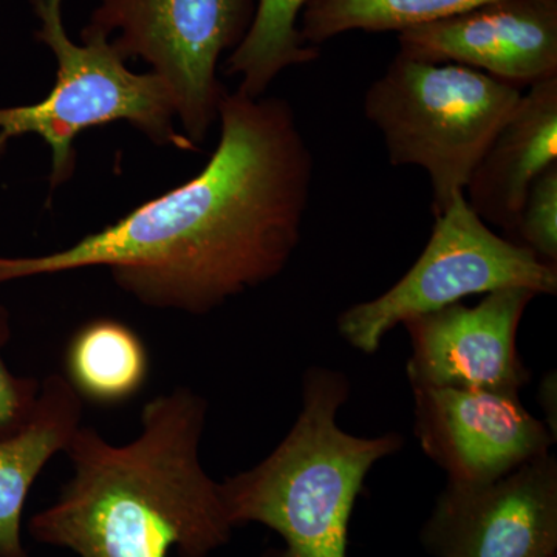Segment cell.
I'll use <instances>...</instances> for the list:
<instances>
[{
    "label": "cell",
    "mask_w": 557,
    "mask_h": 557,
    "mask_svg": "<svg viewBox=\"0 0 557 557\" xmlns=\"http://www.w3.org/2000/svg\"><path fill=\"white\" fill-rule=\"evenodd\" d=\"M207 166L72 247L0 258V285L102 267L152 309L205 314L282 273L298 248L313 156L282 98L223 94Z\"/></svg>",
    "instance_id": "1"
},
{
    "label": "cell",
    "mask_w": 557,
    "mask_h": 557,
    "mask_svg": "<svg viewBox=\"0 0 557 557\" xmlns=\"http://www.w3.org/2000/svg\"><path fill=\"white\" fill-rule=\"evenodd\" d=\"M208 405L189 387L146 403L141 431L113 445L81 426L64 453L72 478L28 531L78 557H209L228 544L220 483L201 467Z\"/></svg>",
    "instance_id": "2"
},
{
    "label": "cell",
    "mask_w": 557,
    "mask_h": 557,
    "mask_svg": "<svg viewBox=\"0 0 557 557\" xmlns=\"http://www.w3.org/2000/svg\"><path fill=\"white\" fill-rule=\"evenodd\" d=\"M350 384L336 370H307L302 408L287 437L248 471L220 483L233 528L260 523L284 539L281 557H347L355 500L373 465L403 448L401 435L357 437L336 423Z\"/></svg>",
    "instance_id": "3"
},
{
    "label": "cell",
    "mask_w": 557,
    "mask_h": 557,
    "mask_svg": "<svg viewBox=\"0 0 557 557\" xmlns=\"http://www.w3.org/2000/svg\"><path fill=\"white\" fill-rule=\"evenodd\" d=\"M520 89L479 70L397 54L364 95L394 166H418L432 185L435 218L458 194L516 106Z\"/></svg>",
    "instance_id": "4"
},
{
    "label": "cell",
    "mask_w": 557,
    "mask_h": 557,
    "mask_svg": "<svg viewBox=\"0 0 557 557\" xmlns=\"http://www.w3.org/2000/svg\"><path fill=\"white\" fill-rule=\"evenodd\" d=\"M62 3L32 0L40 24L36 39L57 58V83L36 104L0 108V157L11 139L38 135L51 150L50 188L57 189L75 170L73 141L89 127L127 121L156 145L197 150L174 129L175 106L166 84L152 72H131L106 36L83 32V46L73 42Z\"/></svg>",
    "instance_id": "5"
},
{
    "label": "cell",
    "mask_w": 557,
    "mask_h": 557,
    "mask_svg": "<svg viewBox=\"0 0 557 557\" xmlns=\"http://www.w3.org/2000/svg\"><path fill=\"white\" fill-rule=\"evenodd\" d=\"M426 248L394 287L355 304L338 318L341 338L362 354H375L384 336L410 318L432 313L472 295L527 288L555 296L557 267L531 249L504 239L458 194L435 218Z\"/></svg>",
    "instance_id": "6"
},
{
    "label": "cell",
    "mask_w": 557,
    "mask_h": 557,
    "mask_svg": "<svg viewBox=\"0 0 557 557\" xmlns=\"http://www.w3.org/2000/svg\"><path fill=\"white\" fill-rule=\"evenodd\" d=\"M258 0H100L84 33L141 58L172 95L185 137L199 146L219 119L220 58L244 40Z\"/></svg>",
    "instance_id": "7"
},
{
    "label": "cell",
    "mask_w": 557,
    "mask_h": 557,
    "mask_svg": "<svg viewBox=\"0 0 557 557\" xmlns=\"http://www.w3.org/2000/svg\"><path fill=\"white\" fill-rule=\"evenodd\" d=\"M421 541L434 557H555L556 457L545 454L485 485L448 483Z\"/></svg>",
    "instance_id": "8"
},
{
    "label": "cell",
    "mask_w": 557,
    "mask_h": 557,
    "mask_svg": "<svg viewBox=\"0 0 557 557\" xmlns=\"http://www.w3.org/2000/svg\"><path fill=\"white\" fill-rule=\"evenodd\" d=\"M421 449L453 485L478 486L504 478L549 453L555 435L531 416L519 394L483 388H412Z\"/></svg>",
    "instance_id": "9"
},
{
    "label": "cell",
    "mask_w": 557,
    "mask_h": 557,
    "mask_svg": "<svg viewBox=\"0 0 557 557\" xmlns=\"http://www.w3.org/2000/svg\"><path fill=\"white\" fill-rule=\"evenodd\" d=\"M534 298L527 288L497 289L478 306L457 302L403 322L412 343L410 386L519 394L530 373L516 341L523 313Z\"/></svg>",
    "instance_id": "10"
},
{
    "label": "cell",
    "mask_w": 557,
    "mask_h": 557,
    "mask_svg": "<svg viewBox=\"0 0 557 557\" xmlns=\"http://www.w3.org/2000/svg\"><path fill=\"white\" fill-rule=\"evenodd\" d=\"M398 54L458 64L505 83L557 76V0H493L398 33Z\"/></svg>",
    "instance_id": "11"
},
{
    "label": "cell",
    "mask_w": 557,
    "mask_h": 557,
    "mask_svg": "<svg viewBox=\"0 0 557 557\" xmlns=\"http://www.w3.org/2000/svg\"><path fill=\"white\" fill-rule=\"evenodd\" d=\"M557 163V76L530 86L469 178L465 199L480 219L512 233L528 190Z\"/></svg>",
    "instance_id": "12"
},
{
    "label": "cell",
    "mask_w": 557,
    "mask_h": 557,
    "mask_svg": "<svg viewBox=\"0 0 557 557\" xmlns=\"http://www.w3.org/2000/svg\"><path fill=\"white\" fill-rule=\"evenodd\" d=\"M83 398L61 373L40 381L30 420L0 438V557H30L22 542V515L33 483L64 453L81 428Z\"/></svg>",
    "instance_id": "13"
},
{
    "label": "cell",
    "mask_w": 557,
    "mask_h": 557,
    "mask_svg": "<svg viewBox=\"0 0 557 557\" xmlns=\"http://www.w3.org/2000/svg\"><path fill=\"white\" fill-rule=\"evenodd\" d=\"M65 370V379L81 398L115 405L145 386L149 355L129 325L116 319H94L70 339Z\"/></svg>",
    "instance_id": "14"
},
{
    "label": "cell",
    "mask_w": 557,
    "mask_h": 557,
    "mask_svg": "<svg viewBox=\"0 0 557 557\" xmlns=\"http://www.w3.org/2000/svg\"><path fill=\"white\" fill-rule=\"evenodd\" d=\"M309 0H258L251 27L225 62L239 76L240 94L263 97L284 70L319 60V49L300 38L299 20Z\"/></svg>",
    "instance_id": "15"
},
{
    "label": "cell",
    "mask_w": 557,
    "mask_h": 557,
    "mask_svg": "<svg viewBox=\"0 0 557 557\" xmlns=\"http://www.w3.org/2000/svg\"><path fill=\"white\" fill-rule=\"evenodd\" d=\"M493 0H309L299 20L304 42L318 47L348 32H405Z\"/></svg>",
    "instance_id": "16"
},
{
    "label": "cell",
    "mask_w": 557,
    "mask_h": 557,
    "mask_svg": "<svg viewBox=\"0 0 557 557\" xmlns=\"http://www.w3.org/2000/svg\"><path fill=\"white\" fill-rule=\"evenodd\" d=\"M512 233L542 262L557 267V163L531 185Z\"/></svg>",
    "instance_id": "17"
},
{
    "label": "cell",
    "mask_w": 557,
    "mask_h": 557,
    "mask_svg": "<svg viewBox=\"0 0 557 557\" xmlns=\"http://www.w3.org/2000/svg\"><path fill=\"white\" fill-rule=\"evenodd\" d=\"M11 336L10 317L0 306V438L9 437L27 424L38 403L40 381L16 376L7 368L3 348Z\"/></svg>",
    "instance_id": "18"
},
{
    "label": "cell",
    "mask_w": 557,
    "mask_h": 557,
    "mask_svg": "<svg viewBox=\"0 0 557 557\" xmlns=\"http://www.w3.org/2000/svg\"><path fill=\"white\" fill-rule=\"evenodd\" d=\"M539 401L548 418V429L556 437V373H549L547 379L542 381L541 392H539Z\"/></svg>",
    "instance_id": "19"
}]
</instances>
